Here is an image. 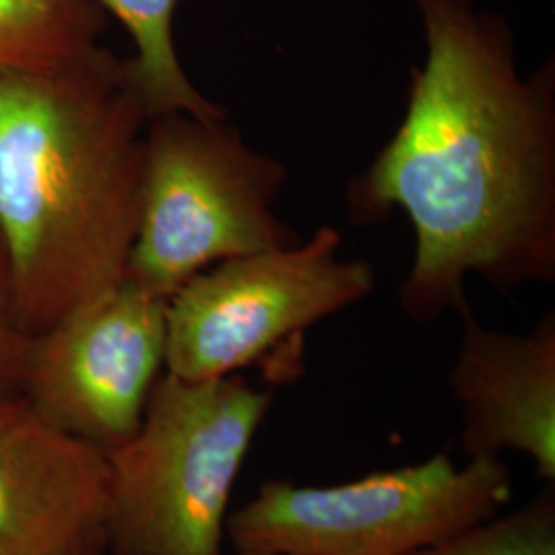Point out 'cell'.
I'll use <instances>...</instances> for the list:
<instances>
[{
    "mask_svg": "<svg viewBox=\"0 0 555 555\" xmlns=\"http://www.w3.org/2000/svg\"><path fill=\"white\" fill-rule=\"evenodd\" d=\"M126 27L137 48L128 59L134 80L153 116L185 112L199 118H229L227 107L208 100L179 60L173 17L179 0H95Z\"/></svg>",
    "mask_w": 555,
    "mask_h": 555,
    "instance_id": "8fae6325",
    "label": "cell"
},
{
    "mask_svg": "<svg viewBox=\"0 0 555 555\" xmlns=\"http://www.w3.org/2000/svg\"><path fill=\"white\" fill-rule=\"evenodd\" d=\"M272 399L238 373H163L137 433L107 453L109 555H220L231 492Z\"/></svg>",
    "mask_w": 555,
    "mask_h": 555,
    "instance_id": "3957f363",
    "label": "cell"
},
{
    "mask_svg": "<svg viewBox=\"0 0 555 555\" xmlns=\"http://www.w3.org/2000/svg\"><path fill=\"white\" fill-rule=\"evenodd\" d=\"M426 60L396 134L346 188L360 227L401 210L414 261L397 300L433 323L500 293L555 280V60L522 75L511 23L476 0H414Z\"/></svg>",
    "mask_w": 555,
    "mask_h": 555,
    "instance_id": "6da1fadb",
    "label": "cell"
},
{
    "mask_svg": "<svg viewBox=\"0 0 555 555\" xmlns=\"http://www.w3.org/2000/svg\"><path fill=\"white\" fill-rule=\"evenodd\" d=\"M151 114L107 48L0 75V238L36 336L126 278Z\"/></svg>",
    "mask_w": 555,
    "mask_h": 555,
    "instance_id": "7a4b0ae2",
    "label": "cell"
},
{
    "mask_svg": "<svg viewBox=\"0 0 555 555\" xmlns=\"http://www.w3.org/2000/svg\"><path fill=\"white\" fill-rule=\"evenodd\" d=\"M29 341L31 336L21 325L15 307L11 268L0 238V391L20 393Z\"/></svg>",
    "mask_w": 555,
    "mask_h": 555,
    "instance_id": "4fadbf2b",
    "label": "cell"
},
{
    "mask_svg": "<svg viewBox=\"0 0 555 555\" xmlns=\"http://www.w3.org/2000/svg\"><path fill=\"white\" fill-rule=\"evenodd\" d=\"M341 233L319 227L291 247L227 259L167 298L165 373L227 377L268 364L309 327L375 291L369 259H341Z\"/></svg>",
    "mask_w": 555,
    "mask_h": 555,
    "instance_id": "8992f818",
    "label": "cell"
},
{
    "mask_svg": "<svg viewBox=\"0 0 555 555\" xmlns=\"http://www.w3.org/2000/svg\"><path fill=\"white\" fill-rule=\"evenodd\" d=\"M511 496L502 456L456 467L440 453L336 486L266 481L227 535L237 554L412 555L494 518Z\"/></svg>",
    "mask_w": 555,
    "mask_h": 555,
    "instance_id": "5b68a950",
    "label": "cell"
},
{
    "mask_svg": "<svg viewBox=\"0 0 555 555\" xmlns=\"http://www.w3.org/2000/svg\"><path fill=\"white\" fill-rule=\"evenodd\" d=\"M286 179V165L229 118L153 116L126 278L167 300L215 263L295 245L297 233L274 212Z\"/></svg>",
    "mask_w": 555,
    "mask_h": 555,
    "instance_id": "277c9868",
    "label": "cell"
},
{
    "mask_svg": "<svg viewBox=\"0 0 555 555\" xmlns=\"http://www.w3.org/2000/svg\"><path fill=\"white\" fill-rule=\"evenodd\" d=\"M165 309L124 278L31 336L21 396L60 430L114 451L137 433L165 373Z\"/></svg>",
    "mask_w": 555,
    "mask_h": 555,
    "instance_id": "52a82bcc",
    "label": "cell"
},
{
    "mask_svg": "<svg viewBox=\"0 0 555 555\" xmlns=\"http://www.w3.org/2000/svg\"><path fill=\"white\" fill-rule=\"evenodd\" d=\"M449 375L461 416V447L469 459L515 451L555 483V313L525 334L479 325L472 307Z\"/></svg>",
    "mask_w": 555,
    "mask_h": 555,
    "instance_id": "9c48e42d",
    "label": "cell"
},
{
    "mask_svg": "<svg viewBox=\"0 0 555 555\" xmlns=\"http://www.w3.org/2000/svg\"><path fill=\"white\" fill-rule=\"evenodd\" d=\"M107 453L0 391V555H109Z\"/></svg>",
    "mask_w": 555,
    "mask_h": 555,
    "instance_id": "ba28073f",
    "label": "cell"
},
{
    "mask_svg": "<svg viewBox=\"0 0 555 555\" xmlns=\"http://www.w3.org/2000/svg\"><path fill=\"white\" fill-rule=\"evenodd\" d=\"M412 555H555V483L516 508Z\"/></svg>",
    "mask_w": 555,
    "mask_h": 555,
    "instance_id": "7c38bea8",
    "label": "cell"
},
{
    "mask_svg": "<svg viewBox=\"0 0 555 555\" xmlns=\"http://www.w3.org/2000/svg\"><path fill=\"white\" fill-rule=\"evenodd\" d=\"M105 27L95 0H0V75L70 64L100 48Z\"/></svg>",
    "mask_w": 555,
    "mask_h": 555,
    "instance_id": "30bf717a",
    "label": "cell"
},
{
    "mask_svg": "<svg viewBox=\"0 0 555 555\" xmlns=\"http://www.w3.org/2000/svg\"><path fill=\"white\" fill-rule=\"evenodd\" d=\"M237 555H266V554H237Z\"/></svg>",
    "mask_w": 555,
    "mask_h": 555,
    "instance_id": "5bb4252c",
    "label": "cell"
}]
</instances>
